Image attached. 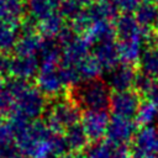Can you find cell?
Instances as JSON below:
<instances>
[{"mask_svg":"<svg viewBox=\"0 0 158 158\" xmlns=\"http://www.w3.org/2000/svg\"><path fill=\"white\" fill-rule=\"evenodd\" d=\"M111 93L107 83L102 79L81 81L72 89L69 98L86 111H106L110 107Z\"/></svg>","mask_w":158,"mask_h":158,"instance_id":"obj_1","label":"cell"},{"mask_svg":"<svg viewBox=\"0 0 158 158\" xmlns=\"http://www.w3.org/2000/svg\"><path fill=\"white\" fill-rule=\"evenodd\" d=\"M80 107L70 99H57L46 112V123L51 131L64 133L69 127L79 123Z\"/></svg>","mask_w":158,"mask_h":158,"instance_id":"obj_2","label":"cell"},{"mask_svg":"<svg viewBox=\"0 0 158 158\" xmlns=\"http://www.w3.org/2000/svg\"><path fill=\"white\" fill-rule=\"evenodd\" d=\"M47 109L44 95L37 89L28 85L16 99L12 114H19L27 120L38 118Z\"/></svg>","mask_w":158,"mask_h":158,"instance_id":"obj_3","label":"cell"},{"mask_svg":"<svg viewBox=\"0 0 158 158\" xmlns=\"http://www.w3.org/2000/svg\"><path fill=\"white\" fill-rule=\"evenodd\" d=\"M141 102V95L131 89L126 91L114 93L110 100V109L112 111V116L131 118L136 116Z\"/></svg>","mask_w":158,"mask_h":158,"instance_id":"obj_4","label":"cell"},{"mask_svg":"<svg viewBox=\"0 0 158 158\" xmlns=\"http://www.w3.org/2000/svg\"><path fill=\"white\" fill-rule=\"evenodd\" d=\"M110 123L109 114L106 111H85L81 117V126L89 142L98 143L107 133Z\"/></svg>","mask_w":158,"mask_h":158,"instance_id":"obj_5","label":"cell"},{"mask_svg":"<svg viewBox=\"0 0 158 158\" xmlns=\"http://www.w3.org/2000/svg\"><path fill=\"white\" fill-rule=\"evenodd\" d=\"M137 123L131 118L112 116L107 127V141L115 144H128L137 133Z\"/></svg>","mask_w":158,"mask_h":158,"instance_id":"obj_6","label":"cell"},{"mask_svg":"<svg viewBox=\"0 0 158 158\" xmlns=\"http://www.w3.org/2000/svg\"><path fill=\"white\" fill-rule=\"evenodd\" d=\"M158 152V131L153 126L142 127L133 138L132 154L136 157H149Z\"/></svg>","mask_w":158,"mask_h":158,"instance_id":"obj_7","label":"cell"},{"mask_svg":"<svg viewBox=\"0 0 158 158\" xmlns=\"http://www.w3.org/2000/svg\"><path fill=\"white\" fill-rule=\"evenodd\" d=\"M136 74L137 72L135 69V65L121 63L109 72L107 79L105 81L107 83L109 88L112 89L115 93L126 91L133 88Z\"/></svg>","mask_w":158,"mask_h":158,"instance_id":"obj_8","label":"cell"},{"mask_svg":"<svg viewBox=\"0 0 158 158\" xmlns=\"http://www.w3.org/2000/svg\"><path fill=\"white\" fill-rule=\"evenodd\" d=\"M58 68H40V72L36 77V84L37 89L44 96H57L65 86L60 79Z\"/></svg>","mask_w":158,"mask_h":158,"instance_id":"obj_9","label":"cell"},{"mask_svg":"<svg viewBox=\"0 0 158 158\" xmlns=\"http://www.w3.org/2000/svg\"><path fill=\"white\" fill-rule=\"evenodd\" d=\"M89 43L83 38V36H75L67 44L62 47V60L60 64L75 65L81 62L86 56H89Z\"/></svg>","mask_w":158,"mask_h":158,"instance_id":"obj_10","label":"cell"},{"mask_svg":"<svg viewBox=\"0 0 158 158\" xmlns=\"http://www.w3.org/2000/svg\"><path fill=\"white\" fill-rule=\"evenodd\" d=\"M93 56L99 62L101 68L104 70H111L115 67L118 65L120 59V52L117 47V42L110 41V42H102L96 46H94V53Z\"/></svg>","mask_w":158,"mask_h":158,"instance_id":"obj_11","label":"cell"},{"mask_svg":"<svg viewBox=\"0 0 158 158\" xmlns=\"http://www.w3.org/2000/svg\"><path fill=\"white\" fill-rule=\"evenodd\" d=\"M40 72V60L36 56H15L12 58V67H11V75L15 79L20 80H30L33 77H37Z\"/></svg>","mask_w":158,"mask_h":158,"instance_id":"obj_12","label":"cell"},{"mask_svg":"<svg viewBox=\"0 0 158 158\" xmlns=\"http://www.w3.org/2000/svg\"><path fill=\"white\" fill-rule=\"evenodd\" d=\"M83 38L89 43V46H96L102 42L115 41V26L107 21H95L83 35Z\"/></svg>","mask_w":158,"mask_h":158,"instance_id":"obj_13","label":"cell"},{"mask_svg":"<svg viewBox=\"0 0 158 158\" xmlns=\"http://www.w3.org/2000/svg\"><path fill=\"white\" fill-rule=\"evenodd\" d=\"M143 43H144V38H131L125 41H117L121 62L131 65L139 63L143 52L142 49Z\"/></svg>","mask_w":158,"mask_h":158,"instance_id":"obj_14","label":"cell"},{"mask_svg":"<svg viewBox=\"0 0 158 158\" xmlns=\"http://www.w3.org/2000/svg\"><path fill=\"white\" fill-rule=\"evenodd\" d=\"M63 136H64L69 153H74V154L80 156V153H83L90 143L86 135H85V131L80 123H77V125L69 127L64 132Z\"/></svg>","mask_w":158,"mask_h":158,"instance_id":"obj_15","label":"cell"},{"mask_svg":"<svg viewBox=\"0 0 158 158\" xmlns=\"http://www.w3.org/2000/svg\"><path fill=\"white\" fill-rule=\"evenodd\" d=\"M43 37L40 35V32L36 33H20V38L15 46V56H36L40 53L42 47Z\"/></svg>","mask_w":158,"mask_h":158,"instance_id":"obj_16","label":"cell"},{"mask_svg":"<svg viewBox=\"0 0 158 158\" xmlns=\"http://www.w3.org/2000/svg\"><path fill=\"white\" fill-rule=\"evenodd\" d=\"M21 23L0 21V53H9L15 49L20 38Z\"/></svg>","mask_w":158,"mask_h":158,"instance_id":"obj_17","label":"cell"},{"mask_svg":"<svg viewBox=\"0 0 158 158\" xmlns=\"http://www.w3.org/2000/svg\"><path fill=\"white\" fill-rule=\"evenodd\" d=\"M26 14L22 0H0V21L21 23Z\"/></svg>","mask_w":158,"mask_h":158,"instance_id":"obj_18","label":"cell"},{"mask_svg":"<svg viewBox=\"0 0 158 158\" xmlns=\"http://www.w3.org/2000/svg\"><path fill=\"white\" fill-rule=\"evenodd\" d=\"M90 17L93 21H116L118 15V9L112 1H101V2H93L89 7H86Z\"/></svg>","mask_w":158,"mask_h":158,"instance_id":"obj_19","label":"cell"},{"mask_svg":"<svg viewBox=\"0 0 158 158\" xmlns=\"http://www.w3.org/2000/svg\"><path fill=\"white\" fill-rule=\"evenodd\" d=\"M65 27L64 17L59 12H54L38 22V32L43 38L56 40Z\"/></svg>","mask_w":158,"mask_h":158,"instance_id":"obj_20","label":"cell"},{"mask_svg":"<svg viewBox=\"0 0 158 158\" xmlns=\"http://www.w3.org/2000/svg\"><path fill=\"white\" fill-rule=\"evenodd\" d=\"M135 17L142 28L154 30L158 21V6L154 2H141L135 11Z\"/></svg>","mask_w":158,"mask_h":158,"instance_id":"obj_21","label":"cell"},{"mask_svg":"<svg viewBox=\"0 0 158 158\" xmlns=\"http://www.w3.org/2000/svg\"><path fill=\"white\" fill-rule=\"evenodd\" d=\"M63 0H30L28 11L31 17L36 21H42L49 15L56 12V9L60 6Z\"/></svg>","mask_w":158,"mask_h":158,"instance_id":"obj_22","label":"cell"},{"mask_svg":"<svg viewBox=\"0 0 158 158\" xmlns=\"http://www.w3.org/2000/svg\"><path fill=\"white\" fill-rule=\"evenodd\" d=\"M138 64L142 73L153 79H158V51L154 46H148L143 49Z\"/></svg>","mask_w":158,"mask_h":158,"instance_id":"obj_23","label":"cell"},{"mask_svg":"<svg viewBox=\"0 0 158 158\" xmlns=\"http://www.w3.org/2000/svg\"><path fill=\"white\" fill-rule=\"evenodd\" d=\"M78 73L80 75L81 81H88V80H94L99 79L100 74L102 73V68L99 64V62L95 59V57L91 54L86 56L81 62L77 64Z\"/></svg>","mask_w":158,"mask_h":158,"instance_id":"obj_24","label":"cell"},{"mask_svg":"<svg viewBox=\"0 0 158 158\" xmlns=\"http://www.w3.org/2000/svg\"><path fill=\"white\" fill-rule=\"evenodd\" d=\"M135 117H136L137 125H139L142 127L152 126V123L158 117V106L154 105L153 102L148 101V100L142 101Z\"/></svg>","mask_w":158,"mask_h":158,"instance_id":"obj_25","label":"cell"},{"mask_svg":"<svg viewBox=\"0 0 158 158\" xmlns=\"http://www.w3.org/2000/svg\"><path fill=\"white\" fill-rule=\"evenodd\" d=\"M15 132L9 121L0 120V149L5 151L10 157L15 156Z\"/></svg>","mask_w":158,"mask_h":158,"instance_id":"obj_26","label":"cell"},{"mask_svg":"<svg viewBox=\"0 0 158 158\" xmlns=\"http://www.w3.org/2000/svg\"><path fill=\"white\" fill-rule=\"evenodd\" d=\"M115 143L110 141H100L94 143L88 152L85 153L84 158H114Z\"/></svg>","mask_w":158,"mask_h":158,"instance_id":"obj_27","label":"cell"},{"mask_svg":"<svg viewBox=\"0 0 158 158\" xmlns=\"http://www.w3.org/2000/svg\"><path fill=\"white\" fill-rule=\"evenodd\" d=\"M154 80L156 79L146 75L144 73L137 72L136 78H135V83H133V90L136 93H138L139 95H143L144 96V94L149 90V88L152 86V84H153Z\"/></svg>","mask_w":158,"mask_h":158,"instance_id":"obj_28","label":"cell"},{"mask_svg":"<svg viewBox=\"0 0 158 158\" xmlns=\"http://www.w3.org/2000/svg\"><path fill=\"white\" fill-rule=\"evenodd\" d=\"M141 0H112V2L117 6L118 11H122L123 14H132L135 12L138 6L141 5Z\"/></svg>","mask_w":158,"mask_h":158,"instance_id":"obj_29","label":"cell"},{"mask_svg":"<svg viewBox=\"0 0 158 158\" xmlns=\"http://www.w3.org/2000/svg\"><path fill=\"white\" fill-rule=\"evenodd\" d=\"M12 58L7 53H0V77L11 75Z\"/></svg>","mask_w":158,"mask_h":158,"instance_id":"obj_30","label":"cell"},{"mask_svg":"<svg viewBox=\"0 0 158 158\" xmlns=\"http://www.w3.org/2000/svg\"><path fill=\"white\" fill-rule=\"evenodd\" d=\"M144 98H146V100H148V101H151L158 106V80L157 79L153 81L149 90L144 94Z\"/></svg>","mask_w":158,"mask_h":158,"instance_id":"obj_31","label":"cell"},{"mask_svg":"<svg viewBox=\"0 0 158 158\" xmlns=\"http://www.w3.org/2000/svg\"><path fill=\"white\" fill-rule=\"evenodd\" d=\"M56 158H80V156L79 154H74V153H65V154L56 157Z\"/></svg>","mask_w":158,"mask_h":158,"instance_id":"obj_32","label":"cell"},{"mask_svg":"<svg viewBox=\"0 0 158 158\" xmlns=\"http://www.w3.org/2000/svg\"><path fill=\"white\" fill-rule=\"evenodd\" d=\"M0 158H11V157H10L5 151H1V149H0Z\"/></svg>","mask_w":158,"mask_h":158,"instance_id":"obj_33","label":"cell"},{"mask_svg":"<svg viewBox=\"0 0 158 158\" xmlns=\"http://www.w3.org/2000/svg\"><path fill=\"white\" fill-rule=\"evenodd\" d=\"M4 88H5V83L2 80V77H0V93L4 90Z\"/></svg>","mask_w":158,"mask_h":158,"instance_id":"obj_34","label":"cell"},{"mask_svg":"<svg viewBox=\"0 0 158 158\" xmlns=\"http://www.w3.org/2000/svg\"><path fill=\"white\" fill-rule=\"evenodd\" d=\"M131 158H158V156H157V154H153V156H149V157H136V156L132 154Z\"/></svg>","mask_w":158,"mask_h":158,"instance_id":"obj_35","label":"cell"},{"mask_svg":"<svg viewBox=\"0 0 158 158\" xmlns=\"http://www.w3.org/2000/svg\"><path fill=\"white\" fill-rule=\"evenodd\" d=\"M154 47H156V48H157V51H158V35H157L156 41H154Z\"/></svg>","mask_w":158,"mask_h":158,"instance_id":"obj_36","label":"cell"},{"mask_svg":"<svg viewBox=\"0 0 158 158\" xmlns=\"http://www.w3.org/2000/svg\"><path fill=\"white\" fill-rule=\"evenodd\" d=\"M142 2H153V0H141Z\"/></svg>","mask_w":158,"mask_h":158,"instance_id":"obj_37","label":"cell"},{"mask_svg":"<svg viewBox=\"0 0 158 158\" xmlns=\"http://www.w3.org/2000/svg\"><path fill=\"white\" fill-rule=\"evenodd\" d=\"M154 30L158 32V21H157V23H156V27H154Z\"/></svg>","mask_w":158,"mask_h":158,"instance_id":"obj_38","label":"cell"},{"mask_svg":"<svg viewBox=\"0 0 158 158\" xmlns=\"http://www.w3.org/2000/svg\"><path fill=\"white\" fill-rule=\"evenodd\" d=\"M101 1H109V0H95V2H101Z\"/></svg>","mask_w":158,"mask_h":158,"instance_id":"obj_39","label":"cell"},{"mask_svg":"<svg viewBox=\"0 0 158 158\" xmlns=\"http://www.w3.org/2000/svg\"><path fill=\"white\" fill-rule=\"evenodd\" d=\"M153 2H154V4L157 5V6H158V0H153Z\"/></svg>","mask_w":158,"mask_h":158,"instance_id":"obj_40","label":"cell"},{"mask_svg":"<svg viewBox=\"0 0 158 158\" xmlns=\"http://www.w3.org/2000/svg\"><path fill=\"white\" fill-rule=\"evenodd\" d=\"M22 1H23V0H22ZM28 1H30V0H28Z\"/></svg>","mask_w":158,"mask_h":158,"instance_id":"obj_41","label":"cell"},{"mask_svg":"<svg viewBox=\"0 0 158 158\" xmlns=\"http://www.w3.org/2000/svg\"><path fill=\"white\" fill-rule=\"evenodd\" d=\"M157 80H158V79H157Z\"/></svg>","mask_w":158,"mask_h":158,"instance_id":"obj_42","label":"cell"}]
</instances>
